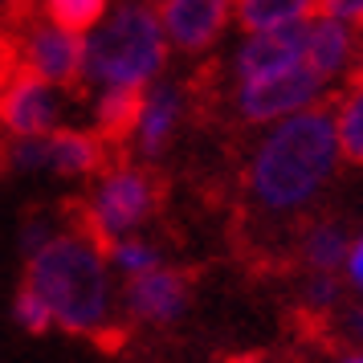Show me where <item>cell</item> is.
I'll return each instance as SVG.
<instances>
[{"mask_svg":"<svg viewBox=\"0 0 363 363\" xmlns=\"http://www.w3.org/2000/svg\"><path fill=\"white\" fill-rule=\"evenodd\" d=\"M339 143L327 106L269 123L245 164V196L262 220H298L339 172Z\"/></svg>","mask_w":363,"mask_h":363,"instance_id":"cell-1","label":"cell"},{"mask_svg":"<svg viewBox=\"0 0 363 363\" xmlns=\"http://www.w3.org/2000/svg\"><path fill=\"white\" fill-rule=\"evenodd\" d=\"M25 286L45 298L53 327L66 335L102 339L118 327V290L106 265V249L82 225L57 229L25 257Z\"/></svg>","mask_w":363,"mask_h":363,"instance_id":"cell-2","label":"cell"},{"mask_svg":"<svg viewBox=\"0 0 363 363\" xmlns=\"http://www.w3.org/2000/svg\"><path fill=\"white\" fill-rule=\"evenodd\" d=\"M167 37L151 4L127 0L106 9V17L82 37V82L90 86H131L143 90L164 74Z\"/></svg>","mask_w":363,"mask_h":363,"instance_id":"cell-3","label":"cell"},{"mask_svg":"<svg viewBox=\"0 0 363 363\" xmlns=\"http://www.w3.org/2000/svg\"><path fill=\"white\" fill-rule=\"evenodd\" d=\"M155 204H160V184L143 164H106L78 204V225L94 241L111 245L143 229L155 216Z\"/></svg>","mask_w":363,"mask_h":363,"instance_id":"cell-4","label":"cell"},{"mask_svg":"<svg viewBox=\"0 0 363 363\" xmlns=\"http://www.w3.org/2000/svg\"><path fill=\"white\" fill-rule=\"evenodd\" d=\"M323 94H327V82L314 69L294 66V69H281V74H269V78L237 82L233 111L249 127H269V123H281V118L298 115V111L318 106Z\"/></svg>","mask_w":363,"mask_h":363,"instance_id":"cell-5","label":"cell"},{"mask_svg":"<svg viewBox=\"0 0 363 363\" xmlns=\"http://www.w3.org/2000/svg\"><path fill=\"white\" fill-rule=\"evenodd\" d=\"M13 62L17 69L33 74L50 86H78L82 82V37L53 25V21H33L13 33Z\"/></svg>","mask_w":363,"mask_h":363,"instance_id":"cell-6","label":"cell"},{"mask_svg":"<svg viewBox=\"0 0 363 363\" xmlns=\"http://www.w3.org/2000/svg\"><path fill=\"white\" fill-rule=\"evenodd\" d=\"M62 127V86L13 69L0 82V131L9 139H37Z\"/></svg>","mask_w":363,"mask_h":363,"instance_id":"cell-7","label":"cell"},{"mask_svg":"<svg viewBox=\"0 0 363 363\" xmlns=\"http://www.w3.org/2000/svg\"><path fill=\"white\" fill-rule=\"evenodd\" d=\"M192 302V286L180 269L172 265H155L151 274L123 281V294H118V311L143 323V327H176Z\"/></svg>","mask_w":363,"mask_h":363,"instance_id":"cell-8","label":"cell"},{"mask_svg":"<svg viewBox=\"0 0 363 363\" xmlns=\"http://www.w3.org/2000/svg\"><path fill=\"white\" fill-rule=\"evenodd\" d=\"M184 115H188V90L180 82H151L143 90V99H139L135 127L127 135V143L135 147V155L139 160H160L172 147Z\"/></svg>","mask_w":363,"mask_h":363,"instance_id":"cell-9","label":"cell"},{"mask_svg":"<svg viewBox=\"0 0 363 363\" xmlns=\"http://www.w3.org/2000/svg\"><path fill=\"white\" fill-rule=\"evenodd\" d=\"M160 4H164V13H155L160 29L167 45L180 53L213 50L233 17V0H160Z\"/></svg>","mask_w":363,"mask_h":363,"instance_id":"cell-10","label":"cell"},{"mask_svg":"<svg viewBox=\"0 0 363 363\" xmlns=\"http://www.w3.org/2000/svg\"><path fill=\"white\" fill-rule=\"evenodd\" d=\"M302 41H306V21L249 33L245 45L233 57V78L237 82H253V78H269V74L302 66Z\"/></svg>","mask_w":363,"mask_h":363,"instance_id":"cell-11","label":"cell"},{"mask_svg":"<svg viewBox=\"0 0 363 363\" xmlns=\"http://www.w3.org/2000/svg\"><path fill=\"white\" fill-rule=\"evenodd\" d=\"M106 160H111V147L94 131L57 127V131L41 135V172H50V176H66V180L99 176Z\"/></svg>","mask_w":363,"mask_h":363,"instance_id":"cell-12","label":"cell"},{"mask_svg":"<svg viewBox=\"0 0 363 363\" xmlns=\"http://www.w3.org/2000/svg\"><path fill=\"white\" fill-rule=\"evenodd\" d=\"M359 62V41L355 29H347L339 21L318 13V21H306V41H302V66L314 69L323 82H335L351 74Z\"/></svg>","mask_w":363,"mask_h":363,"instance_id":"cell-13","label":"cell"},{"mask_svg":"<svg viewBox=\"0 0 363 363\" xmlns=\"http://www.w3.org/2000/svg\"><path fill=\"white\" fill-rule=\"evenodd\" d=\"M351 245V233L343 220H311L306 229L298 233V265L306 274H339Z\"/></svg>","mask_w":363,"mask_h":363,"instance_id":"cell-14","label":"cell"},{"mask_svg":"<svg viewBox=\"0 0 363 363\" xmlns=\"http://www.w3.org/2000/svg\"><path fill=\"white\" fill-rule=\"evenodd\" d=\"M143 90H147V86H143ZM143 90H131V86H102L99 90V99H94V135H99L106 147L127 143Z\"/></svg>","mask_w":363,"mask_h":363,"instance_id":"cell-15","label":"cell"},{"mask_svg":"<svg viewBox=\"0 0 363 363\" xmlns=\"http://www.w3.org/2000/svg\"><path fill=\"white\" fill-rule=\"evenodd\" d=\"M330 123H335L339 160L363 167V66L355 69V78H351V86H347V94L335 102Z\"/></svg>","mask_w":363,"mask_h":363,"instance_id":"cell-16","label":"cell"},{"mask_svg":"<svg viewBox=\"0 0 363 363\" xmlns=\"http://www.w3.org/2000/svg\"><path fill=\"white\" fill-rule=\"evenodd\" d=\"M233 13L245 33H262V29L306 21L314 13V0H233Z\"/></svg>","mask_w":363,"mask_h":363,"instance_id":"cell-17","label":"cell"},{"mask_svg":"<svg viewBox=\"0 0 363 363\" xmlns=\"http://www.w3.org/2000/svg\"><path fill=\"white\" fill-rule=\"evenodd\" d=\"M102 249H106V265H111V274L118 281H131L139 274H151L155 265H164V253L151 245L147 237H139V233L118 237V241H111V245H102Z\"/></svg>","mask_w":363,"mask_h":363,"instance_id":"cell-18","label":"cell"},{"mask_svg":"<svg viewBox=\"0 0 363 363\" xmlns=\"http://www.w3.org/2000/svg\"><path fill=\"white\" fill-rule=\"evenodd\" d=\"M347 286L339 274H306L302 281V294H298V306L311 314V318H330V314L343 311Z\"/></svg>","mask_w":363,"mask_h":363,"instance_id":"cell-19","label":"cell"},{"mask_svg":"<svg viewBox=\"0 0 363 363\" xmlns=\"http://www.w3.org/2000/svg\"><path fill=\"white\" fill-rule=\"evenodd\" d=\"M41 4H45V21H53V25H62L78 37L90 33L111 9V0H41Z\"/></svg>","mask_w":363,"mask_h":363,"instance_id":"cell-20","label":"cell"},{"mask_svg":"<svg viewBox=\"0 0 363 363\" xmlns=\"http://www.w3.org/2000/svg\"><path fill=\"white\" fill-rule=\"evenodd\" d=\"M13 318H17V327L25 335H50L53 330V314L45 306V298L37 294L33 286H17V298H13Z\"/></svg>","mask_w":363,"mask_h":363,"instance_id":"cell-21","label":"cell"},{"mask_svg":"<svg viewBox=\"0 0 363 363\" xmlns=\"http://www.w3.org/2000/svg\"><path fill=\"white\" fill-rule=\"evenodd\" d=\"M314 9L347 29H363V0H314Z\"/></svg>","mask_w":363,"mask_h":363,"instance_id":"cell-22","label":"cell"},{"mask_svg":"<svg viewBox=\"0 0 363 363\" xmlns=\"http://www.w3.org/2000/svg\"><path fill=\"white\" fill-rule=\"evenodd\" d=\"M339 278H343L347 290H355L363 298V229L351 237V245H347V257H343V269H339Z\"/></svg>","mask_w":363,"mask_h":363,"instance_id":"cell-23","label":"cell"},{"mask_svg":"<svg viewBox=\"0 0 363 363\" xmlns=\"http://www.w3.org/2000/svg\"><path fill=\"white\" fill-rule=\"evenodd\" d=\"M53 233H57V229H50V220H45V216H33V220H25V233H21V249H25V257H29L33 249L45 245Z\"/></svg>","mask_w":363,"mask_h":363,"instance_id":"cell-24","label":"cell"},{"mask_svg":"<svg viewBox=\"0 0 363 363\" xmlns=\"http://www.w3.org/2000/svg\"><path fill=\"white\" fill-rule=\"evenodd\" d=\"M339 314H343V335L355 347H363V298L355 302V306H343Z\"/></svg>","mask_w":363,"mask_h":363,"instance_id":"cell-25","label":"cell"},{"mask_svg":"<svg viewBox=\"0 0 363 363\" xmlns=\"http://www.w3.org/2000/svg\"><path fill=\"white\" fill-rule=\"evenodd\" d=\"M13 69H17V62H13V33L0 25V82H4Z\"/></svg>","mask_w":363,"mask_h":363,"instance_id":"cell-26","label":"cell"},{"mask_svg":"<svg viewBox=\"0 0 363 363\" xmlns=\"http://www.w3.org/2000/svg\"><path fill=\"white\" fill-rule=\"evenodd\" d=\"M0 4H4V9H9V13H13V21H17L21 13H29V9H33L37 0H0Z\"/></svg>","mask_w":363,"mask_h":363,"instance_id":"cell-27","label":"cell"},{"mask_svg":"<svg viewBox=\"0 0 363 363\" xmlns=\"http://www.w3.org/2000/svg\"><path fill=\"white\" fill-rule=\"evenodd\" d=\"M339 363H363V347H355V351H347V355H343Z\"/></svg>","mask_w":363,"mask_h":363,"instance_id":"cell-28","label":"cell"},{"mask_svg":"<svg viewBox=\"0 0 363 363\" xmlns=\"http://www.w3.org/2000/svg\"><path fill=\"white\" fill-rule=\"evenodd\" d=\"M139 4H155V0H139Z\"/></svg>","mask_w":363,"mask_h":363,"instance_id":"cell-29","label":"cell"}]
</instances>
